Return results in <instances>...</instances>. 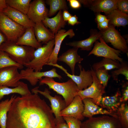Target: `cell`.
<instances>
[{
	"instance_id": "obj_26",
	"label": "cell",
	"mask_w": 128,
	"mask_h": 128,
	"mask_svg": "<svg viewBox=\"0 0 128 128\" xmlns=\"http://www.w3.org/2000/svg\"><path fill=\"white\" fill-rule=\"evenodd\" d=\"M13 93L18 94L22 96L30 94L32 93L27 84L21 81H20L17 86L13 88L0 86V101L5 96Z\"/></svg>"
},
{
	"instance_id": "obj_29",
	"label": "cell",
	"mask_w": 128,
	"mask_h": 128,
	"mask_svg": "<svg viewBox=\"0 0 128 128\" xmlns=\"http://www.w3.org/2000/svg\"><path fill=\"white\" fill-rule=\"evenodd\" d=\"M120 66V62L119 61L109 58H104L100 61L94 64L91 67L94 71L101 67H103L108 71L119 69Z\"/></svg>"
},
{
	"instance_id": "obj_34",
	"label": "cell",
	"mask_w": 128,
	"mask_h": 128,
	"mask_svg": "<svg viewBox=\"0 0 128 128\" xmlns=\"http://www.w3.org/2000/svg\"><path fill=\"white\" fill-rule=\"evenodd\" d=\"M121 66L119 69L112 71L111 77L115 80L117 81L118 76L122 74L125 77V79L128 80V62L123 60L120 62Z\"/></svg>"
},
{
	"instance_id": "obj_4",
	"label": "cell",
	"mask_w": 128,
	"mask_h": 128,
	"mask_svg": "<svg viewBox=\"0 0 128 128\" xmlns=\"http://www.w3.org/2000/svg\"><path fill=\"white\" fill-rule=\"evenodd\" d=\"M26 28L0 12V31L7 41L16 43L25 31Z\"/></svg>"
},
{
	"instance_id": "obj_33",
	"label": "cell",
	"mask_w": 128,
	"mask_h": 128,
	"mask_svg": "<svg viewBox=\"0 0 128 128\" xmlns=\"http://www.w3.org/2000/svg\"><path fill=\"white\" fill-rule=\"evenodd\" d=\"M13 66L17 67L20 69L23 67V66L13 60L6 53L0 50V69Z\"/></svg>"
},
{
	"instance_id": "obj_10",
	"label": "cell",
	"mask_w": 128,
	"mask_h": 128,
	"mask_svg": "<svg viewBox=\"0 0 128 128\" xmlns=\"http://www.w3.org/2000/svg\"><path fill=\"white\" fill-rule=\"evenodd\" d=\"M39 87H36L32 89V92L39 93L49 100L51 104V109L55 116L56 123L64 121L63 117L60 115V113L66 107L64 100L60 96H51L50 91L47 88H45L44 91H42L39 90Z\"/></svg>"
},
{
	"instance_id": "obj_14",
	"label": "cell",
	"mask_w": 128,
	"mask_h": 128,
	"mask_svg": "<svg viewBox=\"0 0 128 128\" xmlns=\"http://www.w3.org/2000/svg\"><path fill=\"white\" fill-rule=\"evenodd\" d=\"M48 12L44 0H34L31 2L27 15L36 23L42 22L48 17Z\"/></svg>"
},
{
	"instance_id": "obj_42",
	"label": "cell",
	"mask_w": 128,
	"mask_h": 128,
	"mask_svg": "<svg viewBox=\"0 0 128 128\" xmlns=\"http://www.w3.org/2000/svg\"><path fill=\"white\" fill-rule=\"evenodd\" d=\"M106 16L98 13L96 16L95 20L97 23H101L107 19Z\"/></svg>"
},
{
	"instance_id": "obj_5",
	"label": "cell",
	"mask_w": 128,
	"mask_h": 128,
	"mask_svg": "<svg viewBox=\"0 0 128 128\" xmlns=\"http://www.w3.org/2000/svg\"><path fill=\"white\" fill-rule=\"evenodd\" d=\"M54 45V39L36 49L34 52L33 59L24 66L33 69L35 71H41L43 66L48 63Z\"/></svg>"
},
{
	"instance_id": "obj_20",
	"label": "cell",
	"mask_w": 128,
	"mask_h": 128,
	"mask_svg": "<svg viewBox=\"0 0 128 128\" xmlns=\"http://www.w3.org/2000/svg\"><path fill=\"white\" fill-rule=\"evenodd\" d=\"M78 49L73 47L69 49L63 53L57 59V61L64 62L69 66L73 75L74 74L76 64L77 63L80 64L83 59L78 54Z\"/></svg>"
},
{
	"instance_id": "obj_43",
	"label": "cell",
	"mask_w": 128,
	"mask_h": 128,
	"mask_svg": "<svg viewBox=\"0 0 128 128\" xmlns=\"http://www.w3.org/2000/svg\"><path fill=\"white\" fill-rule=\"evenodd\" d=\"M62 16L64 20L66 22L68 21L72 16L67 10H63V11L62 12Z\"/></svg>"
},
{
	"instance_id": "obj_17",
	"label": "cell",
	"mask_w": 128,
	"mask_h": 128,
	"mask_svg": "<svg viewBox=\"0 0 128 128\" xmlns=\"http://www.w3.org/2000/svg\"><path fill=\"white\" fill-rule=\"evenodd\" d=\"M82 101L84 105L82 115L84 117L89 118L92 117L95 115L101 114L108 115L118 118L116 113L110 112L99 106L91 98H86L83 99Z\"/></svg>"
},
{
	"instance_id": "obj_3",
	"label": "cell",
	"mask_w": 128,
	"mask_h": 128,
	"mask_svg": "<svg viewBox=\"0 0 128 128\" xmlns=\"http://www.w3.org/2000/svg\"><path fill=\"white\" fill-rule=\"evenodd\" d=\"M39 82L40 85L46 84L50 89L61 95L64 99L66 107L77 95L79 91L76 84L71 79L65 82H56L53 78L46 77Z\"/></svg>"
},
{
	"instance_id": "obj_23",
	"label": "cell",
	"mask_w": 128,
	"mask_h": 128,
	"mask_svg": "<svg viewBox=\"0 0 128 128\" xmlns=\"http://www.w3.org/2000/svg\"><path fill=\"white\" fill-rule=\"evenodd\" d=\"M33 28L35 37L39 42L46 44L54 39L55 34L48 29L42 22L35 23Z\"/></svg>"
},
{
	"instance_id": "obj_13",
	"label": "cell",
	"mask_w": 128,
	"mask_h": 128,
	"mask_svg": "<svg viewBox=\"0 0 128 128\" xmlns=\"http://www.w3.org/2000/svg\"><path fill=\"white\" fill-rule=\"evenodd\" d=\"M22 76V79L28 81L32 86L36 85L43 77L57 78L59 79L62 78L61 76L57 72L55 68L46 71H35L31 68H27L22 69L20 72Z\"/></svg>"
},
{
	"instance_id": "obj_8",
	"label": "cell",
	"mask_w": 128,
	"mask_h": 128,
	"mask_svg": "<svg viewBox=\"0 0 128 128\" xmlns=\"http://www.w3.org/2000/svg\"><path fill=\"white\" fill-rule=\"evenodd\" d=\"M46 65L56 67L63 70L76 83L79 91L87 88L91 85L93 82V79L91 70L86 71L83 68L82 69V66L80 64H78L80 71V74L78 76L69 74L62 66L57 64L48 63Z\"/></svg>"
},
{
	"instance_id": "obj_27",
	"label": "cell",
	"mask_w": 128,
	"mask_h": 128,
	"mask_svg": "<svg viewBox=\"0 0 128 128\" xmlns=\"http://www.w3.org/2000/svg\"><path fill=\"white\" fill-rule=\"evenodd\" d=\"M109 20V24L115 27L125 26L128 24V15L118 9H114L106 15Z\"/></svg>"
},
{
	"instance_id": "obj_15",
	"label": "cell",
	"mask_w": 128,
	"mask_h": 128,
	"mask_svg": "<svg viewBox=\"0 0 128 128\" xmlns=\"http://www.w3.org/2000/svg\"><path fill=\"white\" fill-rule=\"evenodd\" d=\"M94 12H103L106 15L117 9V0H78Z\"/></svg>"
},
{
	"instance_id": "obj_32",
	"label": "cell",
	"mask_w": 128,
	"mask_h": 128,
	"mask_svg": "<svg viewBox=\"0 0 128 128\" xmlns=\"http://www.w3.org/2000/svg\"><path fill=\"white\" fill-rule=\"evenodd\" d=\"M122 128H128V106L122 103L116 112Z\"/></svg>"
},
{
	"instance_id": "obj_1",
	"label": "cell",
	"mask_w": 128,
	"mask_h": 128,
	"mask_svg": "<svg viewBox=\"0 0 128 128\" xmlns=\"http://www.w3.org/2000/svg\"><path fill=\"white\" fill-rule=\"evenodd\" d=\"M52 111L38 93L18 96L7 114L6 128H56Z\"/></svg>"
},
{
	"instance_id": "obj_35",
	"label": "cell",
	"mask_w": 128,
	"mask_h": 128,
	"mask_svg": "<svg viewBox=\"0 0 128 128\" xmlns=\"http://www.w3.org/2000/svg\"><path fill=\"white\" fill-rule=\"evenodd\" d=\"M94 71L100 83L105 87H106L111 77V75L109 74L108 71L103 67H101Z\"/></svg>"
},
{
	"instance_id": "obj_18",
	"label": "cell",
	"mask_w": 128,
	"mask_h": 128,
	"mask_svg": "<svg viewBox=\"0 0 128 128\" xmlns=\"http://www.w3.org/2000/svg\"><path fill=\"white\" fill-rule=\"evenodd\" d=\"M75 35V33L72 29H69L67 31L65 29H61L55 34V46L48 63L57 64L58 54L63 41L68 36L69 38H72Z\"/></svg>"
},
{
	"instance_id": "obj_44",
	"label": "cell",
	"mask_w": 128,
	"mask_h": 128,
	"mask_svg": "<svg viewBox=\"0 0 128 128\" xmlns=\"http://www.w3.org/2000/svg\"><path fill=\"white\" fill-rule=\"evenodd\" d=\"M56 128H69L68 125L64 121L56 123Z\"/></svg>"
},
{
	"instance_id": "obj_19",
	"label": "cell",
	"mask_w": 128,
	"mask_h": 128,
	"mask_svg": "<svg viewBox=\"0 0 128 128\" xmlns=\"http://www.w3.org/2000/svg\"><path fill=\"white\" fill-rule=\"evenodd\" d=\"M6 16L26 28L34 27L35 23L25 14L8 6L2 11Z\"/></svg>"
},
{
	"instance_id": "obj_45",
	"label": "cell",
	"mask_w": 128,
	"mask_h": 128,
	"mask_svg": "<svg viewBox=\"0 0 128 128\" xmlns=\"http://www.w3.org/2000/svg\"><path fill=\"white\" fill-rule=\"evenodd\" d=\"M8 6L6 0H0V12H2Z\"/></svg>"
},
{
	"instance_id": "obj_25",
	"label": "cell",
	"mask_w": 128,
	"mask_h": 128,
	"mask_svg": "<svg viewBox=\"0 0 128 128\" xmlns=\"http://www.w3.org/2000/svg\"><path fill=\"white\" fill-rule=\"evenodd\" d=\"M101 36L100 31L99 32H93L90 36L87 38L82 40L67 43L66 45L74 47L80 48L82 50L89 51L91 50L94 43L99 39Z\"/></svg>"
},
{
	"instance_id": "obj_30",
	"label": "cell",
	"mask_w": 128,
	"mask_h": 128,
	"mask_svg": "<svg viewBox=\"0 0 128 128\" xmlns=\"http://www.w3.org/2000/svg\"><path fill=\"white\" fill-rule=\"evenodd\" d=\"M46 2L50 6L48 14L49 17L53 15L58 11L68 9L65 0H47Z\"/></svg>"
},
{
	"instance_id": "obj_2",
	"label": "cell",
	"mask_w": 128,
	"mask_h": 128,
	"mask_svg": "<svg viewBox=\"0 0 128 128\" xmlns=\"http://www.w3.org/2000/svg\"><path fill=\"white\" fill-rule=\"evenodd\" d=\"M35 50L32 47L7 41L0 46V50L6 52L13 60L23 66L33 59Z\"/></svg>"
},
{
	"instance_id": "obj_22",
	"label": "cell",
	"mask_w": 128,
	"mask_h": 128,
	"mask_svg": "<svg viewBox=\"0 0 128 128\" xmlns=\"http://www.w3.org/2000/svg\"><path fill=\"white\" fill-rule=\"evenodd\" d=\"M17 45L26 46L37 49L42 46L35 37L33 27L26 28L23 35L16 42Z\"/></svg>"
},
{
	"instance_id": "obj_38",
	"label": "cell",
	"mask_w": 128,
	"mask_h": 128,
	"mask_svg": "<svg viewBox=\"0 0 128 128\" xmlns=\"http://www.w3.org/2000/svg\"><path fill=\"white\" fill-rule=\"evenodd\" d=\"M128 100V82L123 85L122 96L121 97L120 101L121 103H125Z\"/></svg>"
},
{
	"instance_id": "obj_7",
	"label": "cell",
	"mask_w": 128,
	"mask_h": 128,
	"mask_svg": "<svg viewBox=\"0 0 128 128\" xmlns=\"http://www.w3.org/2000/svg\"><path fill=\"white\" fill-rule=\"evenodd\" d=\"M81 128H122L118 118L108 115L88 118L82 123Z\"/></svg>"
},
{
	"instance_id": "obj_36",
	"label": "cell",
	"mask_w": 128,
	"mask_h": 128,
	"mask_svg": "<svg viewBox=\"0 0 128 128\" xmlns=\"http://www.w3.org/2000/svg\"><path fill=\"white\" fill-rule=\"evenodd\" d=\"M69 128H81L82 122L77 118L72 117H63Z\"/></svg>"
},
{
	"instance_id": "obj_6",
	"label": "cell",
	"mask_w": 128,
	"mask_h": 128,
	"mask_svg": "<svg viewBox=\"0 0 128 128\" xmlns=\"http://www.w3.org/2000/svg\"><path fill=\"white\" fill-rule=\"evenodd\" d=\"M91 69L93 79L92 84L87 88L79 91L77 95L82 100L86 98H91L99 105L102 95L105 93V87L100 83L91 67Z\"/></svg>"
},
{
	"instance_id": "obj_21",
	"label": "cell",
	"mask_w": 128,
	"mask_h": 128,
	"mask_svg": "<svg viewBox=\"0 0 128 128\" xmlns=\"http://www.w3.org/2000/svg\"><path fill=\"white\" fill-rule=\"evenodd\" d=\"M121 97V92L119 90L113 96L102 97L99 105L109 112L116 113L122 103L120 101Z\"/></svg>"
},
{
	"instance_id": "obj_28",
	"label": "cell",
	"mask_w": 128,
	"mask_h": 128,
	"mask_svg": "<svg viewBox=\"0 0 128 128\" xmlns=\"http://www.w3.org/2000/svg\"><path fill=\"white\" fill-rule=\"evenodd\" d=\"M16 97V96L13 95L11 96L10 99L8 98L0 102V128H6L7 114L13 102Z\"/></svg>"
},
{
	"instance_id": "obj_39",
	"label": "cell",
	"mask_w": 128,
	"mask_h": 128,
	"mask_svg": "<svg viewBox=\"0 0 128 128\" xmlns=\"http://www.w3.org/2000/svg\"><path fill=\"white\" fill-rule=\"evenodd\" d=\"M109 20L107 19L105 21L97 24V27L100 31L105 30L108 28L109 26Z\"/></svg>"
},
{
	"instance_id": "obj_12",
	"label": "cell",
	"mask_w": 128,
	"mask_h": 128,
	"mask_svg": "<svg viewBox=\"0 0 128 128\" xmlns=\"http://www.w3.org/2000/svg\"><path fill=\"white\" fill-rule=\"evenodd\" d=\"M18 69L15 66L0 69V86L13 87L17 86L20 80L22 79Z\"/></svg>"
},
{
	"instance_id": "obj_9",
	"label": "cell",
	"mask_w": 128,
	"mask_h": 128,
	"mask_svg": "<svg viewBox=\"0 0 128 128\" xmlns=\"http://www.w3.org/2000/svg\"><path fill=\"white\" fill-rule=\"evenodd\" d=\"M115 27L109 24L107 29L100 31L102 34L101 37L106 43H110L115 49L127 54L128 48L126 41Z\"/></svg>"
},
{
	"instance_id": "obj_46",
	"label": "cell",
	"mask_w": 128,
	"mask_h": 128,
	"mask_svg": "<svg viewBox=\"0 0 128 128\" xmlns=\"http://www.w3.org/2000/svg\"><path fill=\"white\" fill-rule=\"evenodd\" d=\"M7 41L5 36L0 31V46L4 42Z\"/></svg>"
},
{
	"instance_id": "obj_40",
	"label": "cell",
	"mask_w": 128,
	"mask_h": 128,
	"mask_svg": "<svg viewBox=\"0 0 128 128\" xmlns=\"http://www.w3.org/2000/svg\"><path fill=\"white\" fill-rule=\"evenodd\" d=\"M69 4L71 7L73 9H78L81 7L80 2L77 0H67Z\"/></svg>"
},
{
	"instance_id": "obj_31",
	"label": "cell",
	"mask_w": 128,
	"mask_h": 128,
	"mask_svg": "<svg viewBox=\"0 0 128 128\" xmlns=\"http://www.w3.org/2000/svg\"><path fill=\"white\" fill-rule=\"evenodd\" d=\"M8 6L27 14L31 0H6Z\"/></svg>"
},
{
	"instance_id": "obj_41",
	"label": "cell",
	"mask_w": 128,
	"mask_h": 128,
	"mask_svg": "<svg viewBox=\"0 0 128 128\" xmlns=\"http://www.w3.org/2000/svg\"><path fill=\"white\" fill-rule=\"evenodd\" d=\"M78 18L76 15L72 16L68 21V24L73 26L80 23H81L78 21Z\"/></svg>"
},
{
	"instance_id": "obj_24",
	"label": "cell",
	"mask_w": 128,
	"mask_h": 128,
	"mask_svg": "<svg viewBox=\"0 0 128 128\" xmlns=\"http://www.w3.org/2000/svg\"><path fill=\"white\" fill-rule=\"evenodd\" d=\"M42 22L46 27L49 28L50 31L55 34L62 28L64 27L66 22L63 19L62 10H60L54 17L51 18L47 17Z\"/></svg>"
},
{
	"instance_id": "obj_37",
	"label": "cell",
	"mask_w": 128,
	"mask_h": 128,
	"mask_svg": "<svg viewBox=\"0 0 128 128\" xmlns=\"http://www.w3.org/2000/svg\"><path fill=\"white\" fill-rule=\"evenodd\" d=\"M117 9L124 14L128 13V0H117Z\"/></svg>"
},
{
	"instance_id": "obj_16",
	"label": "cell",
	"mask_w": 128,
	"mask_h": 128,
	"mask_svg": "<svg viewBox=\"0 0 128 128\" xmlns=\"http://www.w3.org/2000/svg\"><path fill=\"white\" fill-rule=\"evenodd\" d=\"M84 109V105L81 97L76 95L71 102L62 110L60 113L62 117H72L82 120L84 117L82 114Z\"/></svg>"
},
{
	"instance_id": "obj_11",
	"label": "cell",
	"mask_w": 128,
	"mask_h": 128,
	"mask_svg": "<svg viewBox=\"0 0 128 128\" xmlns=\"http://www.w3.org/2000/svg\"><path fill=\"white\" fill-rule=\"evenodd\" d=\"M100 42L96 41L94 47L88 56L93 55L98 57L111 59L119 61L120 62L123 60L119 56L121 51L113 49L108 46L101 37L99 39Z\"/></svg>"
}]
</instances>
